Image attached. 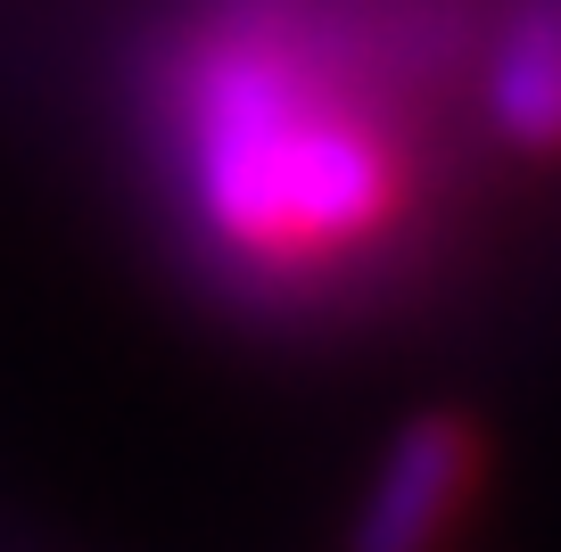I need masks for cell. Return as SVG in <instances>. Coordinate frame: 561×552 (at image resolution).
Here are the masks:
<instances>
[{
    "mask_svg": "<svg viewBox=\"0 0 561 552\" xmlns=\"http://www.w3.org/2000/svg\"><path fill=\"white\" fill-rule=\"evenodd\" d=\"M158 149L191 240L256 297H322L413 207L397 67L314 0H215L158 58Z\"/></svg>",
    "mask_w": 561,
    "mask_h": 552,
    "instance_id": "1",
    "label": "cell"
},
{
    "mask_svg": "<svg viewBox=\"0 0 561 552\" xmlns=\"http://www.w3.org/2000/svg\"><path fill=\"white\" fill-rule=\"evenodd\" d=\"M479 486V429L462 413H413L380 446L347 552H438Z\"/></svg>",
    "mask_w": 561,
    "mask_h": 552,
    "instance_id": "2",
    "label": "cell"
},
{
    "mask_svg": "<svg viewBox=\"0 0 561 552\" xmlns=\"http://www.w3.org/2000/svg\"><path fill=\"white\" fill-rule=\"evenodd\" d=\"M479 116L512 157H561V0H512L479 50Z\"/></svg>",
    "mask_w": 561,
    "mask_h": 552,
    "instance_id": "3",
    "label": "cell"
}]
</instances>
